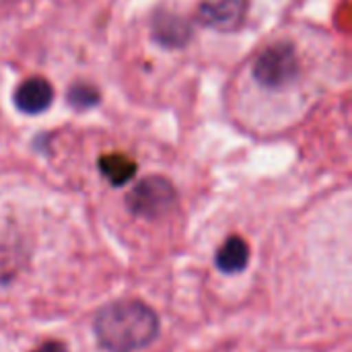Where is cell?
<instances>
[{"label": "cell", "mask_w": 352, "mask_h": 352, "mask_svg": "<svg viewBox=\"0 0 352 352\" xmlns=\"http://www.w3.org/2000/svg\"><path fill=\"white\" fill-rule=\"evenodd\" d=\"M346 76L338 37L320 25L291 21L239 62L225 87V109L252 136L272 138L295 130Z\"/></svg>", "instance_id": "6da1fadb"}, {"label": "cell", "mask_w": 352, "mask_h": 352, "mask_svg": "<svg viewBox=\"0 0 352 352\" xmlns=\"http://www.w3.org/2000/svg\"><path fill=\"white\" fill-rule=\"evenodd\" d=\"M97 342L109 352H134L148 346L159 334L157 314L140 301H118L95 316Z\"/></svg>", "instance_id": "7a4b0ae2"}, {"label": "cell", "mask_w": 352, "mask_h": 352, "mask_svg": "<svg viewBox=\"0 0 352 352\" xmlns=\"http://www.w3.org/2000/svg\"><path fill=\"white\" fill-rule=\"evenodd\" d=\"M177 206V192L163 173H151L126 194V208L140 219H161Z\"/></svg>", "instance_id": "3957f363"}, {"label": "cell", "mask_w": 352, "mask_h": 352, "mask_svg": "<svg viewBox=\"0 0 352 352\" xmlns=\"http://www.w3.org/2000/svg\"><path fill=\"white\" fill-rule=\"evenodd\" d=\"M250 262V245L245 239L233 235L225 241V245L217 254V266L225 274H235L241 272Z\"/></svg>", "instance_id": "277c9868"}, {"label": "cell", "mask_w": 352, "mask_h": 352, "mask_svg": "<svg viewBox=\"0 0 352 352\" xmlns=\"http://www.w3.org/2000/svg\"><path fill=\"white\" fill-rule=\"evenodd\" d=\"M33 352H68L66 351V346L62 344V342H45L43 346H39L37 351Z\"/></svg>", "instance_id": "5b68a950"}]
</instances>
